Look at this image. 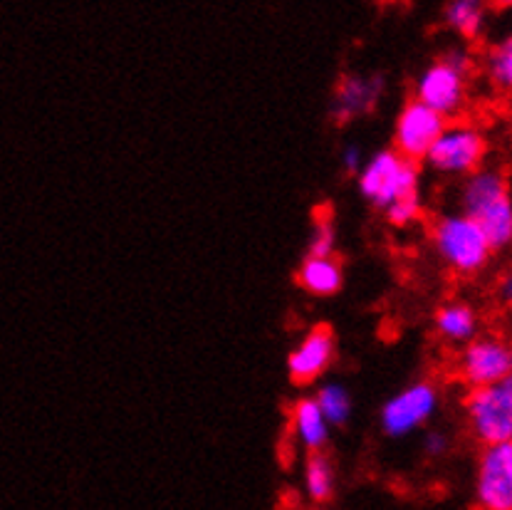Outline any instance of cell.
Listing matches in <instances>:
<instances>
[{
  "instance_id": "24",
  "label": "cell",
  "mask_w": 512,
  "mask_h": 510,
  "mask_svg": "<svg viewBox=\"0 0 512 510\" xmlns=\"http://www.w3.org/2000/svg\"><path fill=\"white\" fill-rule=\"evenodd\" d=\"M498 298L500 303H505L508 307H512V270L505 273L498 283Z\"/></svg>"
},
{
  "instance_id": "21",
  "label": "cell",
  "mask_w": 512,
  "mask_h": 510,
  "mask_svg": "<svg viewBox=\"0 0 512 510\" xmlns=\"http://www.w3.org/2000/svg\"><path fill=\"white\" fill-rule=\"evenodd\" d=\"M384 216L386 221L396 228L414 226V223H419L423 216V196L416 194V196H409V199L399 201V204L391 206Z\"/></svg>"
},
{
  "instance_id": "5",
  "label": "cell",
  "mask_w": 512,
  "mask_h": 510,
  "mask_svg": "<svg viewBox=\"0 0 512 510\" xmlns=\"http://www.w3.org/2000/svg\"><path fill=\"white\" fill-rule=\"evenodd\" d=\"M488 152L490 144L483 129L470 122H448L423 164L428 171L446 179H466L483 169Z\"/></svg>"
},
{
  "instance_id": "6",
  "label": "cell",
  "mask_w": 512,
  "mask_h": 510,
  "mask_svg": "<svg viewBox=\"0 0 512 510\" xmlns=\"http://www.w3.org/2000/svg\"><path fill=\"white\" fill-rule=\"evenodd\" d=\"M441 407V392L428 379L406 384L396 394H391L379 409V429L389 439H406L423 426L431 424Z\"/></svg>"
},
{
  "instance_id": "22",
  "label": "cell",
  "mask_w": 512,
  "mask_h": 510,
  "mask_svg": "<svg viewBox=\"0 0 512 510\" xmlns=\"http://www.w3.org/2000/svg\"><path fill=\"white\" fill-rule=\"evenodd\" d=\"M448 449H451V441H448V436L443 431L431 429L423 434V454L428 459H441V456L448 454Z\"/></svg>"
},
{
  "instance_id": "18",
  "label": "cell",
  "mask_w": 512,
  "mask_h": 510,
  "mask_svg": "<svg viewBox=\"0 0 512 510\" xmlns=\"http://www.w3.org/2000/svg\"><path fill=\"white\" fill-rule=\"evenodd\" d=\"M483 72L498 92H512V33L495 40L483 57Z\"/></svg>"
},
{
  "instance_id": "23",
  "label": "cell",
  "mask_w": 512,
  "mask_h": 510,
  "mask_svg": "<svg viewBox=\"0 0 512 510\" xmlns=\"http://www.w3.org/2000/svg\"><path fill=\"white\" fill-rule=\"evenodd\" d=\"M364 161L367 159H364V152L357 147V144H347V147L342 149V169L347 171V174L357 176L359 171H362Z\"/></svg>"
},
{
  "instance_id": "19",
  "label": "cell",
  "mask_w": 512,
  "mask_h": 510,
  "mask_svg": "<svg viewBox=\"0 0 512 510\" xmlns=\"http://www.w3.org/2000/svg\"><path fill=\"white\" fill-rule=\"evenodd\" d=\"M315 402L329 426H344L349 419H352L354 402H352V394H349V389L344 387V384L339 382L320 384V389L315 392Z\"/></svg>"
},
{
  "instance_id": "17",
  "label": "cell",
  "mask_w": 512,
  "mask_h": 510,
  "mask_svg": "<svg viewBox=\"0 0 512 510\" xmlns=\"http://www.w3.org/2000/svg\"><path fill=\"white\" fill-rule=\"evenodd\" d=\"M302 488H305L307 501L315 506H327L337 491V473L334 463L325 451L320 454H307L305 471H302Z\"/></svg>"
},
{
  "instance_id": "14",
  "label": "cell",
  "mask_w": 512,
  "mask_h": 510,
  "mask_svg": "<svg viewBox=\"0 0 512 510\" xmlns=\"http://www.w3.org/2000/svg\"><path fill=\"white\" fill-rule=\"evenodd\" d=\"M433 330L441 340H446L448 345H463L473 342L478 337L480 320L478 312L473 305L463 303V300H451V303H443L433 315Z\"/></svg>"
},
{
  "instance_id": "13",
  "label": "cell",
  "mask_w": 512,
  "mask_h": 510,
  "mask_svg": "<svg viewBox=\"0 0 512 510\" xmlns=\"http://www.w3.org/2000/svg\"><path fill=\"white\" fill-rule=\"evenodd\" d=\"M290 424L297 444H300L307 454H320V451H325V446L329 444V434H332V426H329L325 416H322L315 397H300L292 404Z\"/></svg>"
},
{
  "instance_id": "3",
  "label": "cell",
  "mask_w": 512,
  "mask_h": 510,
  "mask_svg": "<svg viewBox=\"0 0 512 510\" xmlns=\"http://www.w3.org/2000/svg\"><path fill=\"white\" fill-rule=\"evenodd\" d=\"M431 246L448 270L466 278L488 268L495 253L478 223L461 211L441 213L433 221Z\"/></svg>"
},
{
  "instance_id": "9",
  "label": "cell",
  "mask_w": 512,
  "mask_h": 510,
  "mask_svg": "<svg viewBox=\"0 0 512 510\" xmlns=\"http://www.w3.org/2000/svg\"><path fill=\"white\" fill-rule=\"evenodd\" d=\"M458 374L470 389L503 382L512 374V342L503 337L478 335L458 355Z\"/></svg>"
},
{
  "instance_id": "15",
  "label": "cell",
  "mask_w": 512,
  "mask_h": 510,
  "mask_svg": "<svg viewBox=\"0 0 512 510\" xmlns=\"http://www.w3.org/2000/svg\"><path fill=\"white\" fill-rule=\"evenodd\" d=\"M297 283L305 293L315 295V298H332L344 285L342 263L334 255H329V258L307 255L297 270Z\"/></svg>"
},
{
  "instance_id": "12",
  "label": "cell",
  "mask_w": 512,
  "mask_h": 510,
  "mask_svg": "<svg viewBox=\"0 0 512 510\" xmlns=\"http://www.w3.org/2000/svg\"><path fill=\"white\" fill-rule=\"evenodd\" d=\"M337 355V340L329 325H315L287 355V374L295 384L307 387L325 377Z\"/></svg>"
},
{
  "instance_id": "2",
  "label": "cell",
  "mask_w": 512,
  "mask_h": 510,
  "mask_svg": "<svg viewBox=\"0 0 512 510\" xmlns=\"http://www.w3.org/2000/svg\"><path fill=\"white\" fill-rule=\"evenodd\" d=\"M473 57L466 48H451L428 62L414 82V100L426 104L443 119H453L466 109Z\"/></svg>"
},
{
  "instance_id": "25",
  "label": "cell",
  "mask_w": 512,
  "mask_h": 510,
  "mask_svg": "<svg viewBox=\"0 0 512 510\" xmlns=\"http://www.w3.org/2000/svg\"><path fill=\"white\" fill-rule=\"evenodd\" d=\"M510 189H512V184H510Z\"/></svg>"
},
{
  "instance_id": "4",
  "label": "cell",
  "mask_w": 512,
  "mask_h": 510,
  "mask_svg": "<svg viewBox=\"0 0 512 510\" xmlns=\"http://www.w3.org/2000/svg\"><path fill=\"white\" fill-rule=\"evenodd\" d=\"M357 189L369 206L386 213L399 201L421 194V164L404 159L394 149H379L364 161Z\"/></svg>"
},
{
  "instance_id": "20",
  "label": "cell",
  "mask_w": 512,
  "mask_h": 510,
  "mask_svg": "<svg viewBox=\"0 0 512 510\" xmlns=\"http://www.w3.org/2000/svg\"><path fill=\"white\" fill-rule=\"evenodd\" d=\"M334 248H337V231H334V223L332 218L320 213V218L315 221V228H312L310 241H307V255L329 258V255H334Z\"/></svg>"
},
{
  "instance_id": "8",
  "label": "cell",
  "mask_w": 512,
  "mask_h": 510,
  "mask_svg": "<svg viewBox=\"0 0 512 510\" xmlns=\"http://www.w3.org/2000/svg\"><path fill=\"white\" fill-rule=\"evenodd\" d=\"M473 498L480 510H512V441L483 446L475 463Z\"/></svg>"
},
{
  "instance_id": "11",
  "label": "cell",
  "mask_w": 512,
  "mask_h": 510,
  "mask_svg": "<svg viewBox=\"0 0 512 510\" xmlns=\"http://www.w3.org/2000/svg\"><path fill=\"white\" fill-rule=\"evenodd\" d=\"M386 80L381 75H364V72H347L342 75V80L337 82L332 95V104H329V112L332 119L344 127V124H352L357 119L369 117L376 107H379L381 97H384Z\"/></svg>"
},
{
  "instance_id": "10",
  "label": "cell",
  "mask_w": 512,
  "mask_h": 510,
  "mask_svg": "<svg viewBox=\"0 0 512 510\" xmlns=\"http://www.w3.org/2000/svg\"><path fill=\"white\" fill-rule=\"evenodd\" d=\"M446 124V119L433 112V109H428L426 104L409 100L396 114L394 147L391 149L404 156V159L423 164V159L431 152L436 139L441 137Z\"/></svg>"
},
{
  "instance_id": "16",
  "label": "cell",
  "mask_w": 512,
  "mask_h": 510,
  "mask_svg": "<svg viewBox=\"0 0 512 510\" xmlns=\"http://www.w3.org/2000/svg\"><path fill=\"white\" fill-rule=\"evenodd\" d=\"M488 15V8L478 0H451L443 8V23L461 40L475 43L483 38L485 28H488Z\"/></svg>"
},
{
  "instance_id": "7",
  "label": "cell",
  "mask_w": 512,
  "mask_h": 510,
  "mask_svg": "<svg viewBox=\"0 0 512 510\" xmlns=\"http://www.w3.org/2000/svg\"><path fill=\"white\" fill-rule=\"evenodd\" d=\"M463 409L475 441L483 446L512 441V374L490 387L470 389Z\"/></svg>"
},
{
  "instance_id": "1",
  "label": "cell",
  "mask_w": 512,
  "mask_h": 510,
  "mask_svg": "<svg viewBox=\"0 0 512 510\" xmlns=\"http://www.w3.org/2000/svg\"><path fill=\"white\" fill-rule=\"evenodd\" d=\"M458 211L480 226L493 251L512 246V189L498 166H483L463 179L458 191Z\"/></svg>"
}]
</instances>
